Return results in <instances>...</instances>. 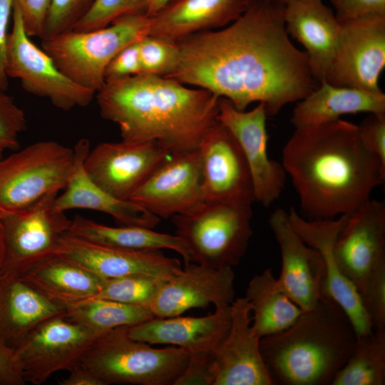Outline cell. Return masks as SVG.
Listing matches in <instances>:
<instances>
[{"label": "cell", "mask_w": 385, "mask_h": 385, "mask_svg": "<svg viewBox=\"0 0 385 385\" xmlns=\"http://www.w3.org/2000/svg\"><path fill=\"white\" fill-rule=\"evenodd\" d=\"M65 314L98 336L115 328L130 327L155 317L149 307L96 297L66 307Z\"/></svg>", "instance_id": "cell-32"}, {"label": "cell", "mask_w": 385, "mask_h": 385, "mask_svg": "<svg viewBox=\"0 0 385 385\" xmlns=\"http://www.w3.org/2000/svg\"><path fill=\"white\" fill-rule=\"evenodd\" d=\"M68 234L97 244L130 250L169 249L179 253L185 264L190 262L188 247L177 235L158 232L140 226L111 227L76 215Z\"/></svg>", "instance_id": "cell-30"}, {"label": "cell", "mask_w": 385, "mask_h": 385, "mask_svg": "<svg viewBox=\"0 0 385 385\" xmlns=\"http://www.w3.org/2000/svg\"><path fill=\"white\" fill-rule=\"evenodd\" d=\"M172 0H148V16H151L160 11Z\"/></svg>", "instance_id": "cell-47"}, {"label": "cell", "mask_w": 385, "mask_h": 385, "mask_svg": "<svg viewBox=\"0 0 385 385\" xmlns=\"http://www.w3.org/2000/svg\"><path fill=\"white\" fill-rule=\"evenodd\" d=\"M245 297L251 307L252 327L260 338L287 329L303 312L282 291L271 269L250 279Z\"/></svg>", "instance_id": "cell-31"}, {"label": "cell", "mask_w": 385, "mask_h": 385, "mask_svg": "<svg viewBox=\"0 0 385 385\" xmlns=\"http://www.w3.org/2000/svg\"><path fill=\"white\" fill-rule=\"evenodd\" d=\"M359 296L373 330H385V270L368 282Z\"/></svg>", "instance_id": "cell-39"}, {"label": "cell", "mask_w": 385, "mask_h": 385, "mask_svg": "<svg viewBox=\"0 0 385 385\" xmlns=\"http://www.w3.org/2000/svg\"><path fill=\"white\" fill-rule=\"evenodd\" d=\"M96 98L101 116L118 126L122 140L156 141L170 153L197 148L218 121L220 97L164 76L140 73L106 82Z\"/></svg>", "instance_id": "cell-3"}, {"label": "cell", "mask_w": 385, "mask_h": 385, "mask_svg": "<svg viewBox=\"0 0 385 385\" xmlns=\"http://www.w3.org/2000/svg\"><path fill=\"white\" fill-rule=\"evenodd\" d=\"M252 206L204 202L171 219L190 262L218 269L232 267L245 256L252 235Z\"/></svg>", "instance_id": "cell-7"}, {"label": "cell", "mask_w": 385, "mask_h": 385, "mask_svg": "<svg viewBox=\"0 0 385 385\" xmlns=\"http://www.w3.org/2000/svg\"><path fill=\"white\" fill-rule=\"evenodd\" d=\"M198 150L204 202L252 206L255 200L250 172L229 129L217 121L203 135Z\"/></svg>", "instance_id": "cell-12"}, {"label": "cell", "mask_w": 385, "mask_h": 385, "mask_svg": "<svg viewBox=\"0 0 385 385\" xmlns=\"http://www.w3.org/2000/svg\"><path fill=\"white\" fill-rule=\"evenodd\" d=\"M385 114V94L381 91L337 87L320 83L295 106L292 124L302 128L327 123L345 114Z\"/></svg>", "instance_id": "cell-28"}, {"label": "cell", "mask_w": 385, "mask_h": 385, "mask_svg": "<svg viewBox=\"0 0 385 385\" xmlns=\"http://www.w3.org/2000/svg\"><path fill=\"white\" fill-rule=\"evenodd\" d=\"M168 279L148 274L105 279L99 292L94 297L150 308L159 289Z\"/></svg>", "instance_id": "cell-34"}, {"label": "cell", "mask_w": 385, "mask_h": 385, "mask_svg": "<svg viewBox=\"0 0 385 385\" xmlns=\"http://www.w3.org/2000/svg\"><path fill=\"white\" fill-rule=\"evenodd\" d=\"M94 0H51L41 39L72 30Z\"/></svg>", "instance_id": "cell-37"}, {"label": "cell", "mask_w": 385, "mask_h": 385, "mask_svg": "<svg viewBox=\"0 0 385 385\" xmlns=\"http://www.w3.org/2000/svg\"><path fill=\"white\" fill-rule=\"evenodd\" d=\"M358 130L365 147L385 166V114L370 113L358 125Z\"/></svg>", "instance_id": "cell-43"}, {"label": "cell", "mask_w": 385, "mask_h": 385, "mask_svg": "<svg viewBox=\"0 0 385 385\" xmlns=\"http://www.w3.org/2000/svg\"><path fill=\"white\" fill-rule=\"evenodd\" d=\"M98 337L65 312L44 320L15 351L25 383L39 385L57 371H69Z\"/></svg>", "instance_id": "cell-11"}, {"label": "cell", "mask_w": 385, "mask_h": 385, "mask_svg": "<svg viewBox=\"0 0 385 385\" xmlns=\"http://www.w3.org/2000/svg\"><path fill=\"white\" fill-rule=\"evenodd\" d=\"M128 329L115 328L96 337L80 364L103 385L173 384L188 364V352L178 346L153 348L131 338Z\"/></svg>", "instance_id": "cell-5"}, {"label": "cell", "mask_w": 385, "mask_h": 385, "mask_svg": "<svg viewBox=\"0 0 385 385\" xmlns=\"http://www.w3.org/2000/svg\"><path fill=\"white\" fill-rule=\"evenodd\" d=\"M288 217L303 241L317 250L322 257L325 268L322 296L341 307L351 321L356 337L371 332V324L356 289L340 271L334 257V245L348 215L332 220H310L291 207Z\"/></svg>", "instance_id": "cell-18"}, {"label": "cell", "mask_w": 385, "mask_h": 385, "mask_svg": "<svg viewBox=\"0 0 385 385\" xmlns=\"http://www.w3.org/2000/svg\"><path fill=\"white\" fill-rule=\"evenodd\" d=\"M385 383V330H373L357 337L346 364L331 385H384Z\"/></svg>", "instance_id": "cell-33"}, {"label": "cell", "mask_w": 385, "mask_h": 385, "mask_svg": "<svg viewBox=\"0 0 385 385\" xmlns=\"http://www.w3.org/2000/svg\"><path fill=\"white\" fill-rule=\"evenodd\" d=\"M310 220L349 215L385 181V166L362 143L358 125L337 119L297 128L282 150V163Z\"/></svg>", "instance_id": "cell-2"}, {"label": "cell", "mask_w": 385, "mask_h": 385, "mask_svg": "<svg viewBox=\"0 0 385 385\" xmlns=\"http://www.w3.org/2000/svg\"><path fill=\"white\" fill-rule=\"evenodd\" d=\"M267 118L263 103L246 111L237 110L227 98H219L217 120L238 142L250 172L255 200L265 207L279 199L286 178L282 165L268 155Z\"/></svg>", "instance_id": "cell-16"}, {"label": "cell", "mask_w": 385, "mask_h": 385, "mask_svg": "<svg viewBox=\"0 0 385 385\" xmlns=\"http://www.w3.org/2000/svg\"><path fill=\"white\" fill-rule=\"evenodd\" d=\"M284 7L282 0H248L230 26L182 39L178 66L167 78L208 90L239 111L263 103L267 117L276 115L319 85L306 53L289 38Z\"/></svg>", "instance_id": "cell-1"}, {"label": "cell", "mask_w": 385, "mask_h": 385, "mask_svg": "<svg viewBox=\"0 0 385 385\" xmlns=\"http://www.w3.org/2000/svg\"><path fill=\"white\" fill-rule=\"evenodd\" d=\"M58 194H48L24 210L0 214L4 242L0 274L20 276L56 255L61 237L71 225L65 212L55 206Z\"/></svg>", "instance_id": "cell-9"}, {"label": "cell", "mask_w": 385, "mask_h": 385, "mask_svg": "<svg viewBox=\"0 0 385 385\" xmlns=\"http://www.w3.org/2000/svg\"><path fill=\"white\" fill-rule=\"evenodd\" d=\"M4 232L3 227L0 217V274L2 267V262L4 259Z\"/></svg>", "instance_id": "cell-48"}, {"label": "cell", "mask_w": 385, "mask_h": 385, "mask_svg": "<svg viewBox=\"0 0 385 385\" xmlns=\"http://www.w3.org/2000/svg\"><path fill=\"white\" fill-rule=\"evenodd\" d=\"M19 277L64 308L96 297L105 279L58 255L35 265Z\"/></svg>", "instance_id": "cell-29"}, {"label": "cell", "mask_w": 385, "mask_h": 385, "mask_svg": "<svg viewBox=\"0 0 385 385\" xmlns=\"http://www.w3.org/2000/svg\"><path fill=\"white\" fill-rule=\"evenodd\" d=\"M268 223L281 253L279 288L303 311L312 309L322 297L325 268L321 255L295 232L284 210H274Z\"/></svg>", "instance_id": "cell-19"}, {"label": "cell", "mask_w": 385, "mask_h": 385, "mask_svg": "<svg viewBox=\"0 0 385 385\" xmlns=\"http://www.w3.org/2000/svg\"><path fill=\"white\" fill-rule=\"evenodd\" d=\"M284 23L288 35L305 48L314 80L319 84L325 82L342 29L332 9L322 0H287Z\"/></svg>", "instance_id": "cell-23"}, {"label": "cell", "mask_w": 385, "mask_h": 385, "mask_svg": "<svg viewBox=\"0 0 385 385\" xmlns=\"http://www.w3.org/2000/svg\"><path fill=\"white\" fill-rule=\"evenodd\" d=\"M171 153L156 141L104 142L90 150L86 172L113 197L130 200L155 168Z\"/></svg>", "instance_id": "cell-17"}, {"label": "cell", "mask_w": 385, "mask_h": 385, "mask_svg": "<svg viewBox=\"0 0 385 385\" xmlns=\"http://www.w3.org/2000/svg\"><path fill=\"white\" fill-rule=\"evenodd\" d=\"M141 73L139 41L119 51L109 62L104 72L105 82L124 79Z\"/></svg>", "instance_id": "cell-41"}, {"label": "cell", "mask_w": 385, "mask_h": 385, "mask_svg": "<svg viewBox=\"0 0 385 385\" xmlns=\"http://www.w3.org/2000/svg\"><path fill=\"white\" fill-rule=\"evenodd\" d=\"M141 73L168 77L179 62L178 42L147 35L139 41Z\"/></svg>", "instance_id": "cell-35"}, {"label": "cell", "mask_w": 385, "mask_h": 385, "mask_svg": "<svg viewBox=\"0 0 385 385\" xmlns=\"http://www.w3.org/2000/svg\"><path fill=\"white\" fill-rule=\"evenodd\" d=\"M230 306L215 308L205 317H153L128 327L129 336L153 344H173L189 355L213 353L227 335L230 326Z\"/></svg>", "instance_id": "cell-24"}, {"label": "cell", "mask_w": 385, "mask_h": 385, "mask_svg": "<svg viewBox=\"0 0 385 385\" xmlns=\"http://www.w3.org/2000/svg\"><path fill=\"white\" fill-rule=\"evenodd\" d=\"M248 0H172L149 17L148 35L175 42L237 19Z\"/></svg>", "instance_id": "cell-26"}, {"label": "cell", "mask_w": 385, "mask_h": 385, "mask_svg": "<svg viewBox=\"0 0 385 385\" xmlns=\"http://www.w3.org/2000/svg\"><path fill=\"white\" fill-rule=\"evenodd\" d=\"M230 319L227 335L212 353L214 385H272L245 297L230 305Z\"/></svg>", "instance_id": "cell-20"}, {"label": "cell", "mask_w": 385, "mask_h": 385, "mask_svg": "<svg viewBox=\"0 0 385 385\" xmlns=\"http://www.w3.org/2000/svg\"><path fill=\"white\" fill-rule=\"evenodd\" d=\"M51 0H14L22 16L26 32L30 37L41 38Z\"/></svg>", "instance_id": "cell-44"}, {"label": "cell", "mask_w": 385, "mask_h": 385, "mask_svg": "<svg viewBox=\"0 0 385 385\" xmlns=\"http://www.w3.org/2000/svg\"><path fill=\"white\" fill-rule=\"evenodd\" d=\"M282 1H283L285 3L287 0H282Z\"/></svg>", "instance_id": "cell-49"}, {"label": "cell", "mask_w": 385, "mask_h": 385, "mask_svg": "<svg viewBox=\"0 0 385 385\" xmlns=\"http://www.w3.org/2000/svg\"><path fill=\"white\" fill-rule=\"evenodd\" d=\"M74 160L73 148L41 140L0 159V214L29 207L64 189Z\"/></svg>", "instance_id": "cell-8"}, {"label": "cell", "mask_w": 385, "mask_h": 385, "mask_svg": "<svg viewBox=\"0 0 385 385\" xmlns=\"http://www.w3.org/2000/svg\"><path fill=\"white\" fill-rule=\"evenodd\" d=\"M147 9L148 0H94L72 30L88 31L102 29L127 15H147Z\"/></svg>", "instance_id": "cell-36"}, {"label": "cell", "mask_w": 385, "mask_h": 385, "mask_svg": "<svg viewBox=\"0 0 385 385\" xmlns=\"http://www.w3.org/2000/svg\"><path fill=\"white\" fill-rule=\"evenodd\" d=\"M56 255L66 258L103 279L130 274L169 278L178 273L180 262L160 250H130L97 244L65 233Z\"/></svg>", "instance_id": "cell-22"}, {"label": "cell", "mask_w": 385, "mask_h": 385, "mask_svg": "<svg viewBox=\"0 0 385 385\" xmlns=\"http://www.w3.org/2000/svg\"><path fill=\"white\" fill-rule=\"evenodd\" d=\"M198 148L171 153L150 173L130 200L158 217L192 212L204 203Z\"/></svg>", "instance_id": "cell-15"}, {"label": "cell", "mask_w": 385, "mask_h": 385, "mask_svg": "<svg viewBox=\"0 0 385 385\" xmlns=\"http://www.w3.org/2000/svg\"><path fill=\"white\" fill-rule=\"evenodd\" d=\"M14 0H0V90L6 91L9 88L6 74V52L9 33L7 28Z\"/></svg>", "instance_id": "cell-45"}, {"label": "cell", "mask_w": 385, "mask_h": 385, "mask_svg": "<svg viewBox=\"0 0 385 385\" xmlns=\"http://www.w3.org/2000/svg\"><path fill=\"white\" fill-rule=\"evenodd\" d=\"M74 160L64 192L55 200V206L66 212L86 209L106 213L122 225L153 228L160 217L131 200L117 199L98 186L88 175L84 167L90 151V143L81 139L73 148Z\"/></svg>", "instance_id": "cell-25"}, {"label": "cell", "mask_w": 385, "mask_h": 385, "mask_svg": "<svg viewBox=\"0 0 385 385\" xmlns=\"http://www.w3.org/2000/svg\"><path fill=\"white\" fill-rule=\"evenodd\" d=\"M148 27L146 14H130L102 29L70 30L41 39V48L68 78L96 93L106 83L109 62L125 47L147 36Z\"/></svg>", "instance_id": "cell-6"}, {"label": "cell", "mask_w": 385, "mask_h": 385, "mask_svg": "<svg viewBox=\"0 0 385 385\" xmlns=\"http://www.w3.org/2000/svg\"><path fill=\"white\" fill-rule=\"evenodd\" d=\"M64 312L18 275L0 274V344L15 351L42 322Z\"/></svg>", "instance_id": "cell-27"}, {"label": "cell", "mask_w": 385, "mask_h": 385, "mask_svg": "<svg viewBox=\"0 0 385 385\" xmlns=\"http://www.w3.org/2000/svg\"><path fill=\"white\" fill-rule=\"evenodd\" d=\"M335 262L359 294L385 270V202L369 200L348 215L333 248Z\"/></svg>", "instance_id": "cell-14"}, {"label": "cell", "mask_w": 385, "mask_h": 385, "mask_svg": "<svg viewBox=\"0 0 385 385\" xmlns=\"http://www.w3.org/2000/svg\"><path fill=\"white\" fill-rule=\"evenodd\" d=\"M234 282L232 267L216 269L190 262L163 283L150 309L156 317H169L210 304L230 307L235 300Z\"/></svg>", "instance_id": "cell-21"}, {"label": "cell", "mask_w": 385, "mask_h": 385, "mask_svg": "<svg viewBox=\"0 0 385 385\" xmlns=\"http://www.w3.org/2000/svg\"><path fill=\"white\" fill-rule=\"evenodd\" d=\"M26 125L23 109L11 96L0 90V159L6 151L18 148L19 136Z\"/></svg>", "instance_id": "cell-38"}, {"label": "cell", "mask_w": 385, "mask_h": 385, "mask_svg": "<svg viewBox=\"0 0 385 385\" xmlns=\"http://www.w3.org/2000/svg\"><path fill=\"white\" fill-rule=\"evenodd\" d=\"M69 372L68 376L59 383L61 385H103L97 376L80 363Z\"/></svg>", "instance_id": "cell-46"}, {"label": "cell", "mask_w": 385, "mask_h": 385, "mask_svg": "<svg viewBox=\"0 0 385 385\" xmlns=\"http://www.w3.org/2000/svg\"><path fill=\"white\" fill-rule=\"evenodd\" d=\"M215 371L212 353L189 355L183 372L173 385H214Z\"/></svg>", "instance_id": "cell-42"}, {"label": "cell", "mask_w": 385, "mask_h": 385, "mask_svg": "<svg viewBox=\"0 0 385 385\" xmlns=\"http://www.w3.org/2000/svg\"><path fill=\"white\" fill-rule=\"evenodd\" d=\"M335 17L344 24L367 17L385 16V0H330Z\"/></svg>", "instance_id": "cell-40"}, {"label": "cell", "mask_w": 385, "mask_h": 385, "mask_svg": "<svg viewBox=\"0 0 385 385\" xmlns=\"http://www.w3.org/2000/svg\"><path fill=\"white\" fill-rule=\"evenodd\" d=\"M356 334L347 315L322 296L287 329L262 337L272 385H329L349 358Z\"/></svg>", "instance_id": "cell-4"}, {"label": "cell", "mask_w": 385, "mask_h": 385, "mask_svg": "<svg viewBox=\"0 0 385 385\" xmlns=\"http://www.w3.org/2000/svg\"><path fill=\"white\" fill-rule=\"evenodd\" d=\"M341 25L337 50L324 83L380 91L379 78L385 66V16Z\"/></svg>", "instance_id": "cell-13"}, {"label": "cell", "mask_w": 385, "mask_h": 385, "mask_svg": "<svg viewBox=\"0 0 385 385\" xmlns=\"http://www.w3.org/2000/svg\"><path fill=\"white\" fill-rule=\"evenodd\" d=\"M12 19L6 52L8 77L19 79L26 91L48 99L63 111L88 106L96 93L68 78L51 56L34 43L26 32L21 11L15 3Z\"/></svg>", "instance_id": "cell-10"}]
</instances>
